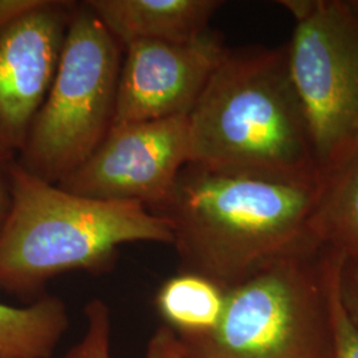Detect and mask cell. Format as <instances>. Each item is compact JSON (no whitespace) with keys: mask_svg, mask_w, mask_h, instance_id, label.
Masks as SVG:
<instances>
[{"mask_svg":"<svg viewBox=\"0 0 358 358\" xmlns=\"http://www.w3.org/2000/svg\"><path fill=\"white\" fill-rule=\"evenodd\" d=\"M317 226L321 243L358 264V150L325 174Z\"/></svg>","mask_w":358,"mask_h":358,"instance_id":"cell-13","label":"cell"},{"mask_svg":"<svg viewBox=\"0 0 358 358\" xmlns=\"http://www.w3.org/2000/svg\"><path fill=\"white\" fill-rule=\"evenodd\" d=\"M280 4L294 17L288 71L325 176L358 150L357 13L343 0Z\"/></svg>","mask_w":358,"mask_h":358,"instance_id":"cell-5","label":"cell"},{"mask_svg":"<svg viewBox=\"0 0 358 358\" xmlns=\"http://www.w3.org/2000/svg\"><path fill=\"white\" fill-rule=\"evenodd\" d=\"M121 65V44L87 3L75 6L56 75L17 162L53 185L81 166L113 125Z\"/></svg>","mask_w":358,"mask_h":358,"instance_id":"cell-4","label":"cell"},{"mask_svg":"<svg viewBox=\"0 0 358 358\" xmlns=\"http://www.w3.org/2000/svg\"><path fill=\"white\" fill-rule=\"evenodd\" d=\"M346 262L344 254L333 251L321 267L333 358H358V322L346 304L344 294Z\"/></svg>","mask_w":358,"mask_h":358,"instance_id":"cell-14","label":"cell"},{"mask_svg":"<svg viewBox=\"0 0 358 358\" xmlns=\"http://www.w3.org/2000/svg\"><path fill=\"white\" fill-rule=\"evenodd\" d=\"M226 289L205 276L182 272L159 288L155 307L178 338L211 332L222 317Z\"/></svg>","mask_w":358,"mask_h":358,"instance_id":"cell-11","label":"cell"},{"mask_svg":"<svg viewBox=\"0 0 358 358\" xmlns=\"http://www.w3.org/2000/svg\"><path fill=\"white\" fill-rule=\"evenodd\" d=\"M44 0H0V31L34 11Z\"/></svg>","mask_w":358,"mask_h":358,"instance_id":"cell-16","label":"cell"},{"mask_svg":"<svg viewBox=\"0 0 358 358\" xmlns=\"http://www.w3.org/2000/svg\"><path fill=\"white\" fill-rule=\"evenodd\" d=\"M87 6L112 36L127 47L134 41L187 43L208 29L217 0H90Z\"/></svg>","mask_w":358,"mask_h":358,"instance_id":"cell-10","label":"cell"},{"mask_svg":"<svg viewBox=\"0 0 358 358\" xmlns=\"http://www.w3.org/2000/svg\"><path fill=\"white\" fill-rule=\"evenodd\" d=\"M75 3L44 0L0 31V157L20 153L51 88Z\"/></svg>","mask_w":358,"mask_h":358,"instance_id":"cell-8","label":"cell"},{"mask_svg":"<svg viewBox=\"0 0 358 358\" xmlns=\"http://www.w3.org/2000/svg\"><path fill=\"white\" fill-rule=\"evenodd\" d=\"M148 358H182V353L177 346L159 344L148 353Z\"/></svg>","mask_w":358,"mask_h":358,"instance_id":"cell-19","label":"cell"},{"mask_svg":"<svg viewBox=\"0 0 358 358\" xmlns=\"http://www.w3.org/2000/svg\"><path fill=\"white\" fill-rule=\"evenodd\" d=\"M125 50L113 125L189 115L227 48L207 31L187 43L141 40Z\"/></svg>","mask_w":358,"mask_h":358,"instance_id":"cell-9","label":"cell"},{"mask_svg":"<svg viewBox=\"0 0 358 358\" xmlns=\"http://www.w3.org/2000/svg\"><path fill=\"white\" fill-rule=\"evenodd\" d=\"M325 176L287 178L223 173L187 164L171 194L149 208L166 219L183 272L223 289L321 244L317 213Z\"/></svg>","mask_w":358,"mask_h":358,"instance_id":"cell-1","label":"cell"},{"mask_svg":"<svg viewBox=\"0 0 358 358\" xmlns=\"http://www.w3.org/2000/svg\"><path fill=\"white\" fill-rule=\"evenodd\" d=\"M282 259L226 292L211 332L178 338L182 358H315L322 273Z\"/></svg>","mask_w":358,"mask_h":358,"instance_id":"cell-6","label":"cell"},{"mask_svg":"<svg viewBox=\"0 0 358 358\" xmlns=\"http://www.w3.org/2000/svg\"><path fill=\"white\" fill-rule=\"evenodd\" d=\"M189 164L223 173L324 176L285 47L226 50L189 113Z\"/></svg>","mask_w":358,"mask_h":358,"instance_id":"cell-2","label":"cell"},{"mask_svg":"<svg viewBox=\"0 0 358 358\" xmlns=\"http://www.w3.org/2000/svg\"><path fill=\"white\" fill-rule=\"evenodd\" d=\"M189 164V115L113 125L90 158L57 186L100 199L165 202Z\"/></svg>","mask_w":358,"mask_h":358,"instance_id":"cell-7","label":"cell"},{"mask_svg":"<svg viewBox=\"0 0 358 358\" xmlns=\"http://www.w3.org/2000/svg\"><path fill=\"white\" fill-rule=\"evenodd\" d=\"M348 263V262H346ZM344 294L348 307L353 317L358 322V264L353 263V267L344 271Z\"/></svg>","mask_w":358,"mask_h":358,"instance_id":"cell-18","label":"cell"},{"mask_svg":"<svg viewBox=\"0 0 358 358\" xmlns=\"http://www.w3.org/2000/svg\"><path fill=\"white\" fill-rule=\"evenodd\" d=\"M68 324L57 297L44 296L23 308L0 303V357L50 358Z\"/></svg>","mask_w":358,"mask_h":358,"instance_id":"cell-12","label":"cell"},{"mask_svg":"<svg viewBox=\"0 0 358 358\" xmlns=\"http://www.w3.org/2000/svg\"><path fill=\"white\" fill-rule=\"evenodd\" d=\"M11 161L0 157V227L6 220L11 205V182L8 170Z\"/></svg>","mask_w":358,"mask_h":358,"instance_id":"cell-17","label":"cell"},{"mask_svg":"<svg viewBox=\"0 0 358 358\" xmlns=\"http://www.w3.org/2000/svg\"><path fill=\"white\" fill-rule=\"evenodd\" d=\"M0 358H8V357H0Z\"/></svg>","mask_w":358,"mask_h":358,"instance_id":"cell-21","label":"cell"},{"mask_svg":"<svg viewBox=\"0 0 358 358\" xmlns=\"http://www.w3.org/2000/svg\"><path fill=\"white\" fill-rule=\"evenodd\" d=\"M349 3H350L352 8L355 10V13H357L358 16V0H353V1H349Z\"/></svg>","mask_w":358,"mask_h":358,"instance_id":"cell-20","label":"cell"},{"mask_svg":"<svg viewBox=\"0 0 358 358\" xmlns=\"http://www.w3.org/2000/svg\"><path fill=\"white\" fill-rule=\"evenodd\" d=\"M11 205L0 227V289L29 297L69 271H103L120 245L173 244L166 219L140 202L66 192L10 162Z\"/></svg>","mask_w":358,"mask_h":358,"instance_id":"cell-3","label":"cell"},{"mask_svg":"<svg viewBox=\"0 0 358 358\" xmlns=\"http://www.w3.org/2000/svg\"><path fill=\"white\" fill-rule=\"evenodd\" d=\"M88 329L84 338L62 358H110V315L101 300H93L85 307Z\"/></svg>","mask_w":358,"mask_h":358,"instance_id":"cell-15","label":"cell"}]
</instances>
